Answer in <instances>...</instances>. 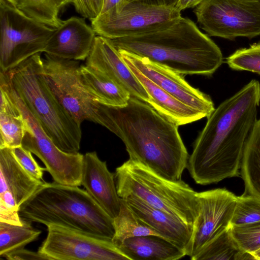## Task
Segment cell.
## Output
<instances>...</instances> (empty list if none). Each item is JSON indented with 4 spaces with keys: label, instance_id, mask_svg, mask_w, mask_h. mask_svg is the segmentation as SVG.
Masks as SVG:
<instances>
[{
    "label": "cell",
    "instance_id": "obj_1",
    "mask_svg": "<svg viewBox=\"0 0 260 260\" xmlns=\"http://www.w3.org/2000/svg\"><path fill=\"white\" fill-rule=\"evenodd\" d=\"M259 104L260 83L253 79L208 117L186 167L196 183L208 185L239 176L245 144L257 120Z\"/></svg>",
    "mask_w": 260,
    "mask_h": 260
},
{
    "label": "cell",
    "instance_id": "obj_2",
    "mask_svg": "<svg viewBox=\"0 0 260 260\" xmlns=\"http://www.w3.org/2000/svg\"><path fill=\"white\" fill-rule=\"evenodd\" d=\"M111 107L108 129L123 142L129 158L167 179L181 180L189 155L178 126L133 96L124 106Z\"/></svg>",
    "mask_w": 260,
    "mask_h": 260
},
{
    "label": "cell",
    "instance_id": "obj_3",
    "mask_svg": "<svg viewBox=\"0 0 260 260\" xmlns=\"http://www.w3.org/2000/svg\"><path fill=\"white\" fill-rule=\"evenodd\" d=\"M118 51L145 58L182 75H211L221 65L219 47L190 19L180 17L151 31L110 39Z\"/></svg>",
    "mask_w": 260,
    "mask_h": 260
},
{
    "label": "cell",
    "instance_id": "obj_4",
    "mask_svg": "<svg viewBox=\"0 0 260 260\" xmlns=\"http://www.w3.org/2000/svg\"><path fill=\"white\" fill-rule=\"evenodd\" d=\"M21 217L46 226L58 224L112 241L113 219L83 189L45 182L20 205Z\"/></svg>",
    "mask_w": 260,
    "mask_h": 260
},
{
    "label": "cell",
    "instance_id": "obj_5",
    "mask_svg": "<svg viewBox=\"0 0 260 260\" xmlns=\"http://www.w3.org/2000/svg\"><path fill=\"white\" fill-rule=\"evenodd\" d=\"M20 97L54 143L67 153L79 152V124L60 103L43 72V58L36 54L7 72Z\"/></svg>",
    "mask_w": 260,
    "mask_h": 260
},
{
    "label": "cell",
    "instance_id": "obj_6",
    "mask_svg": "<svg viewBox=\"0 0 260 260\" xmlns=\"http://www.w3.org/2000/svg\"><path fill=\"white\" fill-rule=\"evenodd\" d=\"M122 199L133 197L183 221L193 231L199 216L197 192L182 180L171 181L129 158L114 173Z\"/></svg>",
    "mask_w": 260,
    "mask_h": 260
},
{
    "label": "cell",
    "instance_id": "obj_7",
    "mask_svg": "<svg viewBox=\"0 0 260 260\" xmlns=\"http://www.w3.org/2000/svg\"><path fill=\"white\" fill-rule=\"evenodd\" d=\"M44 55V77L64 108L80 125L89 120L107 128L111 109L97 102L85 88L79 76V61Z\"/></svg>",
    "mask_w": 260,
    "mask_h": 260
},
{
    "label": "cell",
    "instance_id": "obj_8",
    "mask_svg": "<svg viewBox=\"0 0 260 260\" xmlns=\"http://www.w3.org/2000/svg\"><path fill=\"white\" fill-rule=\"evenodd\" d=\"M55 28L0 0V72H7L33 55L44 52Z\"/></svg>",
    "mask_w": 260,
    "mask_h": 260
},
{
    "label": "cell",
    "instance_id": "obj_9",
    "mask_svg": "<svg viewBox=\"0 0 260 260\" xmlns=\"http://www.w3.org/2000/svg\"><path fill=\"white\" fill-rule=\"evenodd\" d=\"M8 93L22 113L26 129L22 146L38 156L54 182L66 185H81L83 154L67 153L60 150L44 131L15 89Z\"/></svg>",
    "mask_w": 260,
    "mask_h": 260
},
{
    "label": "cell",
    "instance_id": "obj_10",
    "mask_svg": "<svg viewBox=\"0 0 260 260\" xmlns=\"http://www.w3.org/2000/svg\"><path fill=\"white\" fill-rule=\"evenodd\" d=\"M193 12L210 36L233 40L260 35L259 0H204Z\"/></svg>",
    "mask_w": 260,
    "mask_h": 260
},
{
    "label": "cell",
    "instance_id": "obj_11",
    "mask_svg": "<svg viewBox=\"0 0 260 260\" xmlns=\"http://www.w3.org/2000/svg\"><path fill=\"white\" fill-rule=\"evenodd\" d=\"M174 7L148 5L135 0L91 20L98 36L114 39L158 28L181 17Z\"/></svg>",
    "mask_w": 260,
    "mask_h": 260
},
{
    "label": "cell",
    "instance_id": "obj_12",
    "mask_svg": "<svg viewBox=\"0 0 260 260\" xmlns=\"http://www.w3.org/2000/svg\"><path fill=\"white\" fill-rule=\"evenodd\" d=\"M38 251L51 260H129L112 241L58 224L47 226Z\"/></svg>",
    "mask_w": 260,
    "mask_h": 260
},
{
    "label": "cell",
    "instance_id": "obj_13",
    "mask_svg": "<svg viewBox=\"0 0 260 260\" xmlns=\"http://www.w3.org/2000/svg\"><path fill=\"white\" fill-rule=\"evenodd\" d=\"M199 216L193 231L190 258L231 227L237 196L225 188L197 192Z\"/></svg>",
    "mask_w": 260,
    "mask_h": 260
},
{
    "label": "cell",
    "instance_id": "obj_14",
    "mask_svg": "<svg viewBox=\"0 0 260 260\" xmlns=\"http://www.w3.org/2000/svg\"><path fill=\"white\" fill-rule=\"evenodd\" d=\"M118 51L124 62L133 65L155 84L182 103L200 111L207 118L215 110L210 97L190 85L183 75L147 58L124 51Z\"/></svg>",
    "mask_w": 260,
    "mask_h": 260
},
{
    "label": "cell",
    "instance_id": "obj_15",
    "mask_svg": "<svg viewBox=\"0 0 260 260\" xmlns=\"http://www.w3.org/2000/svg\"><path fill=\"white\" fill-rule=\"evenodd\" d=\"M85 64L109 77L131 96L148 103L145 89L121 57L110 39L96 36Z\"/></svg>",
    "mask_w": 260,
    "mask_h": 260
},
{
    "label": "cell",
    "instance_id": "obj_16",
    "mask_svg": "<svg viewBox=\"0 0 260 260\" xmlns=\"http://www.w3.org/2000/svg\"><path fill=\"white\" fill-rule=\"evenodd\" d=\"M96 33L84 18L72 16L62 20L49 39L44 53L59 58L84 60L92 47Z\"/></svg>",
    "mask_w": 260,
    "mask_h": 260
},
{
    "label": "cell",
    "instance_id": "obj_17",
    "mask_svg": "<svg viewBox=\"0 0 260 260\" xmlns=\"http://www.w3.org/2000/svg\"><path fill=\"white\" fill-rule=\"evenodd\" d=\"M81 185L113 219L120 210V198L115 183L114 173L108 170L95 151L83 155Z\"/></svg>",
    "mask_w": 260,
    "mask_h": 260
},
{
    "label": "cell",
    "instance_id": "obj_18",
    "mask_svg": "<svg viewBox=\"0 0 260 260\" xmlns=\"http://www.w3.org/2000/svg\"><path fill=\"white\" fill-rule=\"evenodd\" d=\"M124 200L144 223L160 236L183 249L189 256L193 229L179 219L133 197Z\"/></svg>",
    "mask_w": 260,
    "mask_h": 260
},
{
    "label": "cell",
    "instance_id": "obj_19",
    "mask_svg": "<svg viewBox=\"0 0 260 260\" xmlns=\"http://www.w3.org/2000/svg\"><path fill=\"white\" fill-rule=\"evenodd\" d=\"M125 62L148 93L150 100L147 103L169 121L178 126L206 117L200 111L184 104L172 96L133 65Z\"/></svg>",
    "mask_w": 260,
    "mask_h": 260
},
{
    "label": "cell",
    "instance_id": "obj_20",
    "mask_svg": "<svg viewBox=\"0 0 260 260\" xmlns=\"http://www.w3.org/2000/svg\"><path fill=\"white\" fill-rule=\"evenodd\" d=\"M45 182L30 174L18 161L12 149L0 148V193H11L18 209Z\"/></svg>",
    "mask_w": 260,
    "mask_h": 260
},
{
    "label": "cell",
    "instance_id": "obj_21",
    "mask_svg": "<svg viewBox=\"0 0 260 260\" xmlns=\"http://www.w3.org/2000/svg\"><path fill=\"white\" fill-rule=\"evenodd\" d=\"M118 248L129 260H177L185 251L166 239L149 235L124 240Z\"/></svg>",
    "mask_w": 260,
    "mask_h": 260
},
{
    "label": "cell",
    "instance_id": "obj_22",
    "mask_svg": "<svg viewBox=\"0 0 260 260\" xmlns=\"http://www.w3.org/2000/svg\"><path fill=\"white\" fill-rule=\"evenodd\" d=\"M80 81L87 91L99 103L109 107L125 105L130 94L103 73L86 64L80 65Z\"/></svg>",
    "mask_w": 260,
    "mask_h": 260
},
{
    "label": "cell",
    "instance_id": "obj_23",
    "mask_svg": "<svg viewBox=\"0 0 260 260\" xmlns=\"http://www.w3.org/2000/svg\"><path fill=\"white\" fill-rule=\"evenodd\" d=\"M0 148L22 146L26 129L25 119L7 92L1 89Z\"/></svg>",
    "mask_w": 260,
    "mask_h": 260
},
{
    "label": "cell",
    "instance_id": "obj_24",
    "mask_svg": "<svg viewBox=\"0 0 260 260\" xmlns=\"http://www.w3.org/2000/svg\"><path fill=\"white\" fill-rule=\"evenodd\" d=\"M245 193L260 198V118L246 141L241 166Z\"/></svg>",
    "mask_w": 260,
    "mask_h": 260
},
{
    "label": "cell",
    "instance_id": "obj_25",
    "mask_svg": "<svg viewBox=\"0 0 260 260\" xmlns=\"http://www.w3.org/2000/svg\"><path fill=\"white\" fill-rule=\"evenodd\" d=\"M193 260L255 259L253 255L242 250L231 232V227L224 231L206 245Z\"/></svg>",
    "mask_w": 260,
    "mask_h": 260
},
{
    "label": "cell",
    "instance_id": "obj_26",
    "mask_svg": "<svg viewBox=\"0 0 260 260\" xmlns=\"http://www.w3.org/2000/svg\"><path fill=\"white\" fill-rule=\"evenodd\" d=\"M22 221V225L0 222L1 257H4L11 252L24 248L36 240L41 234L40 230L32 226L31 221L24 218Z\"/></svg>",
    "mask_w": 260,
    "mask_h": 260
},
{
    "label": "cell",
    "instance_id": "obj_27",
    "mask_svg": "<svg viewBox=\"0 0 260 260\" xmlns=\"http://www.w3.org/2000/svg\"><path fill=\"white\" fill-rule=\"evenodd\" d=\"M120 202L119 213L113 219L115 234L112 242L117 247L124 240L132 237L149 235L160 236L139 218L124 200L120 198Z\"/></svg>",
    "mask_w": 260,
    "mask_h": 260
},
{
    "label": "cell",
    "instance_id": "obj_28",
    "mask_svg": "<svg viewBox=\"0 0 260 260\" xmlns=\"http://www.w3.org/2000/svg\"><path fill=\"white\" fill-rule=\"evenodd\" d=\"M73 0H16V6L34 19L53 28H57L62 20L59 13Z\"/></svg>",
    "mask_w": 260,
    "mask_h": 260
},
{
    "label": "cell",
    "instance_id": "obj_29",
    "mask_svg": "<svg viewBox=\"0 0 260 260\" xmlns=\"http://www.w3.org/2000/svg\"><path fill=\"white\" fill-rule=\"evenodd\" d=\"M225 61L233 70L247 71L260 75V42L237 50L226 58Z\"/></svg>",
    "mask_w": 260,
    "mask_h": 260
},
{
    "label": "cell",
    "instance_id": "obj_30",
    "mask_svg": "<svg viewBox=\"0 0 260 260\" xmlns=\"http://www.w3.org/2000/svg\"><path fill=\"white\" fill-rule=\"evenodd\" d=\"M258 221H260V198L248 194L238 197L231 226Z\"/></svg>",
    "mask_w": 260,
    "mask_h": 260
},
{
    "label": "cell",
    "instance_id": "obj_31",
    "mask_svg": "<svg viewBox=\"0 0 260 260\" xmlns=\"http://www.w3.org/2000/svg\"><path fill=\"white\" fill-rule=\"evenodd\" d=\"M231 232L242 250L252 254L260 249V221L231 226Z\"/></svg>",
    "mask_w": 260,
    "mask_h": 260
},
{
    "label": "cell",
    "instance_id": "obj_32",
    "mask_svg": "<svg viewBox=\"0 0 260 260\" xmlns=\"http://www.w3.org/2000/svg\"><path fill=\"white\" fill-rule=\"evenodd\" d=\"M12 152L22 166L35 178L44 181V172L46 168L40 167L32 155V153L22 146L12 149Z\"/></svg>",
    "mask_w": 260,
    "mask_h": 260
},
{
    "label": "cell",
    "instance_id": "obj_33",
    "mask_svg": "<svg viewBox=\"0 0 260 260\" xmlns=\"http://www.w3.org/2000/svg\"><path fill=\"white\" fill-rule=\"evenodd\" d=\"M4 257L9 260L49 259L48 257L38 251L34 252L24 248L11 252Z\"/></svg>",
    "mask_w": 260,
    "mask_h": 260
},
{
    "label": "cell",
    "instance_id": "obj_34",
    "mask_svg": "<svg viewBox=\"0 0 260 260\" xmlns=\"http://www.w3.org/2000/svg\"><path fill=\"white\" fill-rule=\"evenodd\" d=\"M72 4L76 12L90 21L96 17L90 0H73Z\"/></svg>",
    "mask_w": 260,
    "mask_h": 260
},
{
    "label": "cell",
    "instance_id": "obj_35",
    "mask_svg": "<svg viewBox=\"0 0 260 260\" xmlns=\"http://www.w3.org/2000/svg\"><path fill=\"white\" fill-rule=\"evenodd\" d=\"M0 222L15 225L23 224L22 218L18 211H12L2 206H0Z\"/></svg>",
    "mask_w": 260,
    "mask_h": 260
},
{
    "label": "cell",
    "instance_id": "obj_36",
    "mask_svg": "<svg viewBox=\"0 0 260 260\" xmlns=\"http://www.w3.org/2000/svg\"><path fill=\"white\" fill-rule=\"evenodd\" d=\"M134 1L135 0H103L99 15L106 13L114 8L123 6Z\"/></svg>",
    "mask_w": 260,
    "mask_h": 260
},
{
    "label": "cell",
    "instance_id": "obj_37",
    "mask_svg": "<svg viewBox=\"0 0 260 260\" xmlns=\"http://www.w3.org/2000/svg\"><path fill=\"white\" fill-rule=\"evenodd\" d=\"M204 0H178L174 8L179 12L187 8L197 7Z\"/></svg>",
    "mask_w": 260,
    "mask_h": 260
},
{
    "label": "cell",
    "instance_id": "obj_38",
    "mask_svg": "<svg viewBox=\"0 0 260 260\" xmlns=\"http://www.w3.org/2000/svg\"><path fill=\"white\" fill-rule=\"evenodd\" d=\"M141 3L155 6L174 7L178 0H137Z\"/></svg>",
    "mask_w": 260,
    "mask_h": 260
},
{
    "label": "cell",
    "instance_id": "obj_39",
    "mask_svg": "<svg viewBox=\"0 0 260 260\" xmlns=\"http://www.w3.org/2000/svg\"><path fill=\"white\" fill-rule=\"evenodd\" d=\"M103 0H90V2L96 16H98L101 12Z\"/></svg>",
    "mask_w": 260,
    "mask_h": 260
},
{
    "label": "cell",
    "instance_id": "obj_40",
    "mask_svg": "<svg viewBox=\"0 0 260 260\" xmlns=\"http://www.w3.org/2000/svg\"><path fill=\"white\" fill-rule=\"evenodd\" d=\"M252 255L256 260H260V249L254 252Z\"/></svg>",
    "mask_w": 260,
    "mask_h": 260
},
{
    "label": "cell",
    "instance_id": "obj_41",
    "mask_svg": "<svg viewBox=\"0 0 260 260\" xmlns=\"http://www.w3.org/2000/svg\"><path fill=\"white\" fill-rule=\"evenodd\" d=\"M5 1L16 6V0H5Z\"/></svg>",
    "mask_w": 260,
    "mask_h": 260
},
{
    "label": "cell",
    "instance_id": "obj_42",
    "mask_svg": "<svg viewBox=\"0 0 260 260\" xmlns=\"http://www.w3.org/2000/svg\"><path fill=\"white\" fill-rule=\"evenodd\" d=\"M259 1L260 2V0H259Z\"/></svg>",
    "mask_w": 260,
    "mask_h": 260
}]
</instances>
